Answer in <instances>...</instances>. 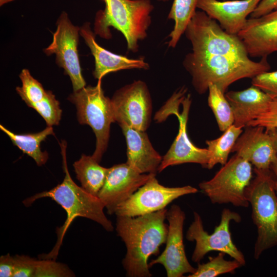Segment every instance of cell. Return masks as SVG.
Instances as JSON below:
<instances>
[{
  "label": "cell",
  "mask_w": 277,
  "mask_h": 277,
  "mask_svg": "<svg viewBox=\"0 0 277 277\" xmlns=\"http://www.w3.org/2000/svg\"><path fill=\"white\" fill-rule=\"evenodd\" d=\"M184 33L192 51L185 56L183 65L200 94L206 93L210 84L225 93L232 83L270 69L267 57L259 62L250 60L239 37L226 32L203 11H196Z\"/></svg>",
  "instance_id": "6da1fadb"
},
{
  "label": "cell",
  "mask_w": 277,
  "mask_h": 277,
  "mask_svg": "<svg viewBox=\"0 0 277 277\" xmlns=\"http://www.w3.org/2000/svg\"><path fill=\"white\" fill-rule=\"evenodd\" d=\"M167 211L164 208L136 216H116V231L127 249L122 264L127 276H151L148 260L151 255H157L166 243Z\"/></svg>",
  "instance_id": "7a4b0ae2"
},
{
  "label": "cell",
  "mask_w": 277,
  "mask_h": 277,
  "mask_svg": "<svg viewBox=\"0 0 277 277\" xmlns=\"http://www.w3.org/2000/svg\"><path fill=\"white\" fill-rule=\"evenodd\" d=\"M60 145L65 173L63 181L51 189L37 193L23 202L25 206H29L38 199L49 197L61 205L67 213L64 224L56 229L57 240L54 247L48 254L39 255L38 257L41 259H56L66 232L73 220L77 217L92 220L107 231H112L114 229L111 222L104 213L105 207L101 200L78 186L71 178L66 160L67 143L62 141Z\"/></svg>",
  "instance_id": "3957f363"
},
{
  "label": "cell",
  "mask_w": 277,
  "mask_h": 277,
  "mask_svg": "<svg viewBox=\"0 0 277 277\" xmlns=\"http://www.w3.org/2000/svg\"><path fill=\"white\" fill-rule=\"evenodd\" d=\"M104 10L100 11L95 19L96 35L105 38L111 37L113 27L124 36L128 49L136 52L138 43L147 36L151 23V13L153 7L149 0H103Z\"/></svg>",
  "instance_id": "277c9868"
},
{
  "label": "cell",
  "mask_w": 277,
  "mask_h": 277,
  "mask_svg": "<svg viewBox=\"0 0 277 277\" xmlns=\"http://www.w3.org/2000/svg\"><path fill=\"white\" fill-rule=\"evenodd\" d=\"M255 176L247 187L245 195L252 208V219L257 237L253 256L258 260L266 250L277 246V194L270 169L254 168Z\"/></svg>",
  "instance_id": "5b68a950"
},
{
  "label": "cell",
  "mask_w": 277,
  "mask_h": 277,
  "mask_svg": "<svg viewBox=\"0 0 277 277\" xmlns=\"http://www.w3.org/2000/svg\"><path fill=\"white\" fill-rule=\"evenodd\" d=\"M68 100L76 107L80 124L88 125L93 131L96 146L92 156L100 163L108 146L110 125L115 122L111 99L105 95L98 81L95 86L73 91Z\"/></svg>",
  "instance_id": "8992f818"
},
{
  "label": "cell",
  "mask_w": 277,
  "mask_h": 277,
  "mask_svg": "<svg viewBox=\"0 0 277 277\" xmlns=\"http://www.w3.org/2000/svg\"><path fill=\"white\" fill-rule=\"evenodd\" d=\"M252 177V164L235 154L209 180L199 185L213 204L247 207L245 191Z\"/></svg>",
  "instance_id": "52a82bcc"
},
{
  "label": "cell",
  "mask_w": 277,
  "mask_h": 277,
  "mask_svg": "<svg viewBox=\"0 0 277 277\" xmlns=\"http://www.w3.org/2000/svg\"><path fill=\"white\" fill-rule=\"evenodd\" d=\"M193 215V221L188 228L186 235L188 241L195 242L191 257L193 262L198 264L208 252L216 251L228 254L242 266L245 265V258L233 243L230 231L231 221L236 223H240L242 221V217L238 213L224 208L221 213L219 224L211 234L204 230L200 215L194 212Z\"/></svg>",
  "instance_id": "ba28073f"
},
{
  "label": "cell",
  "mask_w": 277,
  "mask_h": 277,
  "mask_svg": "<svg viewBox=\"0 0 277 277\" xmlns=\"http://www.w3.org/2000/svg\"><path fill=\"white\" fill-rule=\"evenodd\" d=\"M111 103L115 122L145 131L152 113V101L146 83L138 80L125 85L113 94Z\"/></svg>",
  "instance_id": "9c48e42d"
},
{
  "label": "cell",
  "mask_w": 277,
  "mask_h": 277,
  "mask_svg": "<svg viewBox=\"0 0 277 277\" xmlns=\"http://www.w3.org/2000/svg\"><path fill=\"white\" fill-rule=\"evenodd\" d=\"M56 24L52 42L44 52L47 55L55 54L56 62L69 76L73 91H77L86 86L77 50L80 28L71 22L65 12L62 13Z\"/></svg>",
  "instance_id": "30bf717a"
},
{
  "label": "cell",
  "mask_w": 277,
  "mask_h": 277,
  "mask_svg": "<svg viewBox=\"0 0 277 277\" xmlns=\"http://www.w3.org/2000/svg\"><path fill=\"white\" fill-rule=\"evenodd\" d=\"M155 176L120 205L114 214L116 216H136L152 213L165 208L173 200L182 196L198 192L197 189L189 185L164 186Z\"/></svg>",
  "instance_id": "8fae6325"
},
{
  "label": "cell",
  "mask_w": 277,
  "mask_h": 277,
  "mask_svg": "<svg viewBox=\"0 0 277 277\" xmlns=\"http://www.w3.org/2000/svg\"><path fill=\"white\" fill-rule=\"evenodd\" d=\"M185 213L177 205H173L167 212L168 234L164 251L149 263V267L156 264L162 265L168 277H181L193 273L196 268L188 261L183 242V227Z\"/></svg>",
  "instance_id": "7c38bea8"
},
{
  "label": "cell",
  "mask_w": 277,
  "mask_h": 277,
  "mask_svg": "<svg viewBox=\"0 0 277 277\" xmlns=\"http://www.w3.org/2000/svg\"><path fill=\"white\" fill-rule=\"evenodd\" d=\"M154 176V173H140L127 163L115 165L108 168L97 197L105 205L108 213L114 214L120 205Z\"/></svg>",
  "instance_id": "4fadbf2b"
},
{
  "label": "cell",
  "mask_w": 277,
  "mask_h": 277,
  "mask_svg": "<svg viewBox=\"0 0 277 277\" xmlns=\"http://www.w3.org/2000/svg\"><path fill=\"white\" fill-rule=\"evenodd\" d=\"M237 35L250 57H267L277 52V8L262 16L248 18Z\"/></svg>",
  "instance_id": "5bb4252c"
},
{
  "label": "cell",
  "mask_w": 277,
  "mask_h": 277,
  "mask_svg": "<svg viewBox=\"0 0 277 277\" xmlns=\"http://www.w3.org/2000/svg\"><path fill=\"white\" fill-rule=\"evenodd\" d=\"M191 103L190 94H188L182 102V112L176 115L180 124L177 135L167 152L162 157L158 168L159 172L170 166L184 163H196L207 168L209 159V151L207 148L195 146L190 141L187 133V123Z\"/></svg>",
  "instance_id": "9a60e30c"
},
{
  "label": "cell",
  "mask_w": 277,
  "mask_h": 277,
  "mask_svg": "<svg viewBox=\"0 0 277 277\" xmlns=\"http://www.w3.org/2000/svg\"><path fill=\"white\" fill-rule=\"evenodd\" d=\"M232 150L259 170H270L277 155L272 136L265 128L259 126L245 127Z\"/></svg>",
  "instance_id": "2e32d148"
},
{
  "label": "cell",
  "mask_w": 277,
  "mask_h": 277,
  "mask_svg": "<svg viewBox=\"0 0 277 277\" xmlns=\"http://www.w3.org/2000/svg\"><path fill=\"white\" fill-rule=\"evenodd\" d=\"M262 0H199L197 8L217 21L228 33L238 35L244 27L247 16Z\"/></svg>",
  "instance_id": "e0dca14e"
},
{
  "label": "cell",
  "mask_w": 277,
  "mask_h": 277,
  "mask_svg": "<svg viewBox=\"0 0 277 277\" xmlns=\"http://www.w3.org/2000/svg\"><path fill=\"white\" fill-rule=\"evenodd\" d=\"M80 35L84 38L94 58L95 69L93 75L101 81L109 73L124 69H148L149 64L142 57L129 58L126 56L116 54L100 46L95 41V34L92 32L89 23H85L80 28Z\"/></svg>",
  "instance_id": "ac0fdd59"
},
{
  "label": "cell",
  "mask_w": 277,
  "mask_h": 277,
  "mask_svg": "<svg viewBox=\"0 0 277 277\" xmlns=\"http://www.w3.org/2000/svg\"><path fill=\"white\" fill-rule=\"evenodd\" d=\"M127 143V163L140 173L158 171L162 157L153 147L145 131L120 126Z\"/></svg>",
  "instance_id": "d6986e66"
},
{
  "label": "cell",
  "mask_w": 277,
  "mask_h": 277,
  "mask_svg": "<svg viewBox=\"0 0 277 277\" xmlns=\"http://www.w3.org/2000/svg\"><path fill=\"white\" fill-rule=\"evenodd\" d=\"M225 96L232 108L233 124L243 128L264 113L273 98L253 85L242 91L226 92Z\"/></svg>",
  "instance_id": "ffe728a7"
},
{
  "label": "cell",
  "mask_w": 277,
  "mask_h": 277,
  "mask_svg": "<svg viewBox=\"0 0 277 277\" xmlns=\"http://www.w3.org/2000/svg\"><path fill=\"white\" fill-rule=\"evenodd\" d=\"M73 166L81 187L90 194L97 196L105 183L108 168L101 166L92 155L86 154H82Z\"/></svg>",
  "instance_id": "44dd1931"
},
{
  "label": "cell",
  "mask_w": 277,
  "mask_h": 277,
  "mask_svg": "<svg viewBox=\"0 0 277 277\" xmlns=\"http://www.w3.org/2000/svg\"><path fill=\"white\" fill-rule=\"evenodd\" d=\"M1 130L10 139L13 144L24 153L31 157L38 166L44 165L48 159L47 151H42L41 143L50 135H54L52 126H47L43 130L34 133L16 134L0 125Z\"/></svg>",
  "instance_id": "7402d4cb"
},
{
  "label": "cell",
  "mask_w": 277,
  "mask_h": 277,
  "mask_svg": "<svg viewBox=\"0 0 277 277\" xmlns=\"http://www.w3.org/2000/svg\"><path fill=\"white\" fill-rule=\"evenodd\" d=\"M243 131V128L233 124L220 137L206 141L207 149L209 152L207 168L210 169L216 164L223 166L227 163L229 154L232 152L236 140Z\"/></svg>",
  "instance_id": "603a6c76"
},
{
  "label": "cell",
  "mask_w": 277,
  "mask_h": 277,
  "mask_svg": "<svg viewBox=\"0 0 277 277\" xmlns=\"http://www.w3.org/2000/svg\"><path fill=\"white\" fill-rule=\"evenodd\" d=\"M199 0H174L168 18L174 22L173 30L169 34L168 47L174 48L196 12Z\"/></svg>",
  "instance_id": "cb8c5ba5"
},
{
  "label": "cell",
  "mask_w": 277,
  "mask_h": 277,
  "mask_svg": "<svg viewBox=\"0 0 277 277\" xmlns=\"http://www.w3.org/2000/svg\"><path fill=\"white\" fill-rule=\"evenodd\" d=\"M208 104L213 112L219 128L225 131L234 123L231 107L224 93L216 85L208 88Z\"/></svg>",
  "instance_id": "d4e9b609"
},
{
  "label": "cell",
  "mask_w": 277,
  "mask_h": 277,
  "mask_svg": "<svg viewBox=\"0 0 277 277\" xmlns=\"http://www.w3.org/2000/svg\"><path fill=\"white\" fill-rule=\"evenodd\" d=\"M225 253L220 252L214 257H209L206 263H198L195 271L188 277H215L225 273H233L236 269L243 266L238 261L224 259Z\"/></svg>",
  "instance_id": "484cf974"
},
{
  "label": "cell",
  "mask_w": 277,
  "mask_h": 277,
  "mask_svg": "<svg viewBox=\"0 0 277 277\" xmlns=\"http://www.w3.org/2000/svg\"><path fill=\"white\" fill-rule=\"evenodd\" d=\"M19 76L22 82V86L17 87L16 90L28 106L30 107L41 101L45 97L47 91L31 75L28 69H23Z\"/></svg>",
  "instance_id": "4316f807"
},
{
  "label": "cell",
  "mask_w": 277,
  "mask_h": 277,
  "mask_svg": "<svg viewBox=\"0 0 277 277\" xmlns=\"http://www.w3.org/2000/svg\"><path fill=\"white\" fill-rule=\"evenodd\" d=\"M45 121L48 126L58 125L61 119L62 110L60 103L51 91H47L45 97L39 102L31 105Z\"/></svg>",
  "instance_id": "83f0119b"
},
{
  "label": "cell",
  "mask_w": 277,
  "mask_h": 277,
  "mask_svg": "<svg viewBox=\"0 0 277 277\" xmlns=\"http://www.w3.org/2000/svg\"><path fill=\"white\" fill-rule=\"evenodd\" d=\"M74 272L65 264L55 260H37L34 277H73Z\"/></svg>",
  "instance_id": "f1b7e54d"
},
{
  "label": "cell",
  "mask_w": 277,
  "mask_h": 277,
  "mask_svg": "<svg viewBox=\"0 0 277 277\" xmlns=\"http://www.w3.org/2000/svg\"><path fill=\"white\" fill-rule=\"evenodd\" d=\"M252 85L277 98V70L260 73L252 78Z\"/></svg>",
  "instance_id": "f546056e"
},
{
  "label": "cell",
  "mask_w": 277,
  "mask_h": 277,
  "mask_svg": "<svg viewBox=\"0 0 277 277\" xmlns=\"http://www.w3.org/2000/svg\"><path fill=\"white\" fill-rule=\"evenodd\" d=\"M14 258L13 277H34L37 260L26 255L16 254Z\"/></svg>",
  "instance_id": "4dcf8cb0"
},
{
  "label": "cell",
  "mask_w": 277,
  "mask_h": 277,
  "mask_svg": "<svg viewBox=\"0 0 277 277\" xmlns=\"http://www.w3.org/2000/svg\"><path fill=\"white\" fill-rule=\"evenodd\" d=\"M255 126H262L266 130L277 128V98H273L266 111L247 127Z\"/></svg>",
  "instance_id": "1f68e13d"
},
{
  "label": "cell",
  "mask_w": 277,
  "mask_h": 277,
  "mask_svg": "<svg viewBox=\"0 0 277 277\" xmlns=\"http://www.w3.org/2000/svg\"><path fill=\"white\" fill-rule=\"evenodd\" d=\"M14 271V258L9 253L0 257V276L13 277Z\"/></svg>",
  "instance_id": "d6a6232c"
},
{
  "label": "cell",
  "mask_w": 277,
  "mask_h": 277,
  "mask_svg": "<svg viewBox=\"0 0 277 277\" xmlns=\"http://www.w3.org/2000/svg\"><path fill=\"white\" fill-rule=\"evenodd\" d=\"M277 8V0H262L250 14L251 18L265 15Z\"/></svg>",
  "instance_id": "836d02e7"
},
{
  "label": "cell",
  "mask_w": 277,
  "mask_h": 277,
  "mask_svg": "<svg viewBox=\"0 0 277 277\" xmlns=\"http://www.w3.org/2000/svg\"><path fill=\"white\" fill-rule=\"evenodd\" d=\"M270 169L273 174L274 189L277 194V155L271 163Z\"/></svg>",
  "instance_id": "e575fe53"
},
{
  "label": "cell",
  "mask_w": 277,
  "mask_h": 277,
  "mask_svg": "<svg viewBox=\"0 0 277 277\" xmlns=\"http://www.w3.org/2000/svg\"><path fill=\"white\" fill-rule=\"evenodd\" d=\"M267 130L269 131L272 136L274 148L277 153V128H273Z\"/></svg>",
  "instance_id": "d590c367"
},
{
  "label": "cell",
  "mask_w": 277,
  "mask_h": 277,
  "mask_svg": "<svg viewBox=\"0 0 277 277\" xmlns=\"http://www.w3.org/2000/svg\"><path fill=\"white\" fill-rule=\"evenodd\" d=\"M13 0H0V5L2 6L3 5L10 2Z\"/></svg>",
  "instance_id": "8d00e7d4"
},
{
  "label": "cell",
  "mask_w": 277,
  "mask_h": 277,
  "mask_svg": "<svg viewBox=\"0 0 277 277\" xmlns=\"http://www.w3.org/2000/svg\"><path fill=\"white\" fill-rule=\"evenodd\" d=\"M160 1H168V0H160Z\"/></svg>",
  "instance_id": "74e56055"
}]
</instances>
